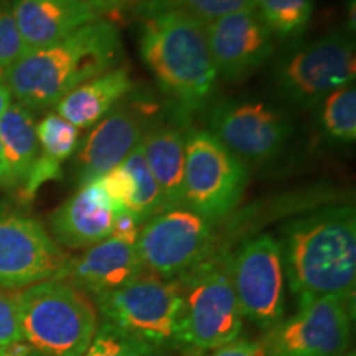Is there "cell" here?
<instances>
[{"mask_svg": "<svg viewBox=\"0 0 356 356\" xmlns=\"http://www.w3.org/2000/svg\"><path fill=\"white\" fill-rule=\"evenodd\" d=\"M91 300L101 322L160 350L180 346L181 297L175 279L145 270L126 286Z\"/></svg>", "mask_w": 356, "mask_h": 356, "instance_id": "8992f818", "label": "cell"}, {"mask_svg": "<svg viewBox=\"0 0 356 356\" xmlns=\"http://www.w3.org/2000/svg\"><path fill=\"white\" fill-rule=\"evenodd\" d=\"M343 356H355V353H348V355H343Z\"/></svg>", "mask_w": 356, "mask_h": 356, "instance_id": "8d00e7d4", "label": "cell"}, {"mask_svg": "<svg viewBox=\"0 0 356 356\" xmlns=\"http://www.w3.org/2000/svg\"><path fill=\"white\" fill-rule=\"evenodd\" d=\"M0 186H3V188H10V178H8V170H7L6 159H3L2 145H0Z\"/></svg>", "mask_w": 356, "mask_h": 356, "instance_id": "d6a6232c", "label": "cell"}, {"mask_svg": "<svg viewBox=\"0 0 356 356\" xmlns=\"http://www.w3.org/2000/svg\"><path fill=\"white\" fill-rule=\"evenodd\" d=\"M353 304L325 296L299 304L262 340L266 356H343L350 345Z\"/></svg>", "mask_w": 356, "mask_h": 356, "instance_id": "8fae6325", "label": "cell"}, {"mask_svg": "<svg viewBox=\"0 0 356 356\" xmlns=\"http://www.w3.org/2000/svg\"><path fill=\"white\" fill-rule=\"evenodd\" d=\"M121 51L118 26L96 20L51 47L26 53L6 71V83L26 109L55 108L79 84L115 68Z\"/></svg>", "mask_w": 356, "mask_h": 356, "instance_id": "7a4b0ae2", "label": "cell"}, {"mask_svg": "<svg viewBox=\"0 0 356 356\" xmlns=\"http://www.w3.org/2000/svg\"><path fill=\"white\" fill-rule=\"evenodd\" d=\"M162 351L99 320L96 335L84 356H162Z\"/></svg>", "mask_w": 356, "mask_h": 356, "instance_id": "484cf974", "label": "cell"}, {"mask_svg": "<svg viewBox=\"0 0 356 356\" xmlns=\"http://www.w3.org/2000/svg\"><path fill=\"white\" fill-rule=\"evenodd\" d=\"M215 222L190 208L165 210L139 228L136 248L147 273L177 279L216 251Z\"/></svg>", "mask_w": 356, "mask_h": 356, "instance_id": "ba28073f", "label": "cell"}, {"mask_svg": "<svg viewBox=\"0 0 356 356\" xmlns=\"http://www.w3.org/2000/svg\"><path fill=\"white\" fill-rule=\"evenodd\" d=\"M0 81H6V73L3 71H0Z\"/></svg>", "mask_w": 356, "mask_h": 356, "instance_id": "d590c367", "label": "cell"}, {"mask_svg": "<svg viewBox=\"0 0 356 356\" xmlns=\"http://www.w3.org/2000/svg\"><path fill=\"white\" fill-rule=\"evenodd\" d=\"M165 2L168 6L188 12L204 24L256 8V0H165Z\"/></svg>", "mask_w": 356, "mask_h": 356, "instance_id": "4316f807", "label": "cell"}, {"mask_svg": "<svg viewBox=\"0 0 356 356\" xmlns=\"http://www.w3.org/2000/svg\"><path fill=\"white\" fill-rule=\"evenodd\" d=\"M256 8L270 33L292 38L309 26L314 0H256Z\"/></svg>", "mask_w": 356, "mask_h": 356, "instance_id": "603a6c76", "label": "cell"}, {"mask_svg": "<svg viewBox=\"0 0 356 356\" xmlns=\"http://www.w3.org/2000/svg\"><path fill=\"white\" fill-rule=\"evenodd\" d=\"M12 92L8 89L6 81H0V118L7 113V109L13 104L12 102Z\"/></svg>", "mask_w": 356, "mask_h": 356, "instance_id": "1f68e13d", "label": "cell"}, {"mask_svg": "<svg viewBox=\"0 0 356 356\" xmlns=\"http://www.w3.org/2000/svg\"><path fill=\"white\" fill-rule=\"evenodd\" d=\"M122 167L129 177V200L126 204L127 213H131L142 226L150 218L163 211V198L155 178L147 167L140 144L122 160Z\"/></svg>", "mask_w": 356, "mask_h": 356, "instance_id": "7402d4cb", "label": "cell"}, {"mask_svg": "<svg viewBox=\"0 0 356 356\" xmlns=\"http://www.w3.org/2000/svg\"><path fill=\"white\" fill-rule=\"evenodd\" d=\"M231 252L211 256L175 279L181 297L180 346L215 350L241 337L243 314L229 274Z\"/></svg>", "mask_w": 356, "mask_h": 356, "instance_id": "5b68a950", "label": "cell"}, {"mask_svg": "<svg viewBox=\"0 0 356 356\" xmlns=\"http://www.w3.org/2000/svg\"><path fill=\"white\" fill-rule=\"evenodd\" d=\"M118 213V208L96 178L79 185L76 193L51 213V238L58 246L84 251L113 234Z\"/></svg>", "mask_w": 356, "mask_h": 356, "instance_id": "2e32d148", "label": "cell"}, {"mask_svg": "<svg viewBox=\"0 0 356 356\" xmlns=\"http://www.w3.org/2000/svg\"><path fill=\"white\" fill-rule=\"evenodd\" d=\"M210 356H266L262 341L238 337L236 340L211 350Z\"/></svg>", "mask_w": 356, "mask_h": 356, "instance_id": "f546056e", "label": "cell"}, {"mask_svg": "<svg viewBox=\"0 0 356 356\" xmlns=\"http://www.w3.org/2000/svg\"><path fill=\"white\" fill-rule=\"evenodd\" d=\"M26 47L17 29L12 8L0 3V71H6L26 55Z\"/></svg>", "mask_w": 356, "mask_h": 356, "instance_id": "83f0119b", "label": "cell"}, {"mask_svg": "<svg viewBox=\"0 0 356 356\" xmlns=\"http://www.w3.org/2000/svg\"><path fill=\"white\" fill-rule=\"evenodd\" d=\"M246 185V163L210 131H193L185 137V208L211 221L222 220L241 202Z\"/></svg>", "mask_w": 356, "mask_h": 356, "instance_id": "52a82bcc", "label": "cell"}, {"mask_svg": "<svg viewBox=\"0 0 356 356\" xmlns=\"http://www.w3.org/2000/svg\"><path fill=\"white\" fill-rule=\"evenodd\" d=\"M66 259L38 220L10 210L0 215V289L20 291L55 279Z\"/></svg>", "mask_w": 356, "mask_h": 356, "instance_id": "7c38bea8", "label": "cell"}, {"mask_svg": "<svg viewBox=\"0 0 356 356\" xmlns=\"http://www.w3.org/2000/svg\"><path fill=\"white\" fill-rule=\"evenodd\" d=\"M92 2H96L97 6H99L102 10H109V8H113L115 6H121L124 0H92Z\"/></svg>", "mask_w": 356, "mask_h": 356, "instance_id": "836d02e7", "label": "cell"}, {"mask_svg": "<svg viewBox=\"0 0 356 356\" xmlns=\"http://www.w3.org/2000/svg\"><path fill=\"white\" fill-rule=\"evenodd\" d=\"M10 8L29 53L61 42L104 13L92 0H13Z\"/></svg>", "mask_w": 356, "mask_h": 356, "instance_id": "e0dca14e", "label": "cell"}, {"mask_svg": "<svg viewBox=\"0 0 356 356\" xmlns=\"http://www.w3.org/2000/svg\"><path fill=\"white\" fill-rule=\"evenodd\" d=\"M355 74L353 40L348 33L332 32L284 58L275 70V84L289 102L310 108L353 84Z\"/></svg>", "mask_w": 356, "mask_h": 356, "instance_id": "9c48e42d", "label": "cell"}, {"mask_svg": "<svg viewBox=\"0 0 356 356\" xmlns=\"http://www.w3.org/2000/svg\"><path fill=\"white\" fill-rule=\"evenodd\" d=\"M207 35L216 73L226 79L244 78L274 51V35L256 8L207 24Z\"/></svg>", "mask_w": 356, "mask_h": 356, "instance_id": "5bb4252c", "label": "cell"}, {"mask_svg": "<svg viewBox=\"0 0 356 356\" xmlns=\"http://www.w3.org/2000/svg\"><path fill=\"white\" fill-rule=\"evenodd\" d=\"M323 131L333 140H356V88L353 84L333 91L323 99L320 113Z\"/></svg>", "mask_w": 356, "mask_h": 356, "instance_id": "cb8c5ba5", "label": "cell"}, {"mask_svg": "<svg viewBox=\"0 0 356 356\" xmlns=\"http://www.w3.org/2000/svg\"><path fill=\"white\" fill-rule=\"evenodd\" d=\"M22 341L24 335L20 328L17 291L0 289V348Z\"/></svg>", "mask_w": 356, "mask_h": 356, "instance_id": "f1b7e54d", "label": "cell"}, {"mask_svg": "<svg viewBox=\"0 0 356 356\" xmlns=\"http://www.w3.org/2000/svg\"><path fill=\"white\" fill-rule=\"evenodd\" d=\"M140 149L163 198V211L184 207L185 137L178 129L157 127L145 132Z\"/></svg>", "mask_w": 356, "mask_h": 356, "instance_id": "ffe728a7", "label": "cell"}, {"mask_svg": "<svg viewBox=\"0 0 356 356\" xmlns=\"http://www.w3.org/2000/svg\"><path fill=\"white\" fill-rule=\"evenodd\" d=\"M284 273L297 302L337 296L355 304L356 215L332 207L297 218L279 239Z\"/></svg>", "mask_w": 356, "mask_h": 356, "instance_id": "6da1fadb", "label": "cell"}, {"mask_svg": "<svg viewBox=\"0 0 356 356\" xmlns=\"http://www.w3.org/2000/svg\"><path fill=\"white\" fill-rule=\"evenodd\" d=\"M210 132L243 160H269L282 150L291 126L264 102H222L210 118Z\"/></svg>", "mask_w": 356, "mask_h": 356, "instance_id": "4fadbf2b", "label": "cell"}, {"mask_svg": "<svg viewBox=\"0 0 356 356\" xmlns=\"http://www.w3.org/2000/svg\"><path fill=\"white\" fill-rule=\"evenodd\" d=\"M229 274L243 317L269 332L286 310V273L279 239L261 234L231 252Z\"/></svg>", "mask_w": 356, "mask_h": 356, "instance_id": "30bf717a", "label": "cell"}, {"mask_svg": "<svg viewBox=\"0 0 356 356\" xmlns=\"http://www.w3.org/2000/svg\"><path fill=\"white\" fill-rule=\"evenodd\" d=\"M7 210H10V208H8L7 202H3V200H0V215H2V213L7 211Z\"/></svg>", "mask_w": 356, "mask_h": 356, "instance_id": "e575fe53", "label": "cell"}, {"mask_svg": "<svg viewBox=\"0 0 356 356\" xmlns=\"http://www.w3.org/2000/svg\"><path fill=\"white\" fill-rule=\"evenodd\" d=\"M37 140L40 154L44 157L63 163L79 147V129L65 121L56 113L44 115L37 126Z\"/></svg>", "mask_w": 356, "mask_h": 356, "instance_id": "d4e9b609", "label": "cell"}, {"mask_svg": "<svg viewBox=\"0 0 356 356\" xmlns=\"http://www.w3.org/2000/svg\"><path fill=\"white\" fill-rule=\"evenodd\" d=\"M0 356H47L43 355L42 351L35 350L33 346H30L25 341L22 343H15V345H8L0 348Z\"/></svg>", "mask_w": 356, "mask_h": 356, "instance_id": "4dcf8cb0", "label": "cell"}, {"mask_svg": "<svg viewBox=\"0 0 356 356\" xmlns=\"http://www.w3.org/2000/svg\"><path fill=\"white\" fill-rule=\"evenodd\" d=\"M145 273L136 243L109 236L104 241L68 256L55 279L63 280L89 299L126 286Z\"/></svg>", "mask_w": 356, "mask_h": 356, "instance_id": "9a60e30c", "label": "cell"}, {"mask_svg": "<svg viewBox=\"0 0 356 356\" xmlns=\"http://www.w3.org/2000/svg\"><path fill=\"white\" fill-rule=\"evenodd\" d=\"M24 341L47 356H84L99 327L88 296L50 279L17 291Z\"/></svg>", "mask_w": 356, "mask_h": 356, "instance_id": "277c9868", "label": "cell"}, {"mask_svg": "<svg viewBox=\"0 0 356 356\" xmlns=\"http://www.w3.org/2000/svg\"><path fill=\"white\" fill-rule=\"evenodd\" d=\"M145 122L140 113L118 108L101 119L78 150L79 185L96 180L118 167L140 144Z\"/></svg>", "mask_w": 356, "mask_h": 356, "instance_id": "ac0fdd59", "label": "cell"}, {"mask_svg": "<svg viewBox=\"0 0 356 356\" xmlns=\"http://www.w3.org/2000/svg\"><path fill=\"white\" fill-rule=\"evenodd\" d=\"M139 48L159 86L181 113H193L208 101L218 73L204 22L157 0L142 24Z\"/></svg>", "mask_w": 356, "mask_h": 356, "instance_id": "3957f363", "label": "cell"}, {"mask_svg": "<svg viewBox=\"0 0 356 356\" xmlns=\"http://www.w3.org/2000/svg\"><path fill=\"white\" fill-rule=\"evenodd\" d=\"M33 113L25 106L12 104L0 118V145L3 150L10 188H22L38 157Z\"/></svg>", "mask_w": 356, "mask_h": 356, "instance_id": "44dd1931", "label": "cell"}, {"mask_svg": "<svg viewBox=\"0 0 356 356\" xmlns=\"http://www.w3.org/2000/svg\"><path fill=\"white\" fill-rule=\"evenodd\" d=\"M132 89V78L126 66L88 79L55 106L56 114L78 129L95 126L108 115Z\"/></svg>", "mask_w": 356, "mask_h": 356, "instance_id": "d6986e66", "label": "cell"}]
</instances>
